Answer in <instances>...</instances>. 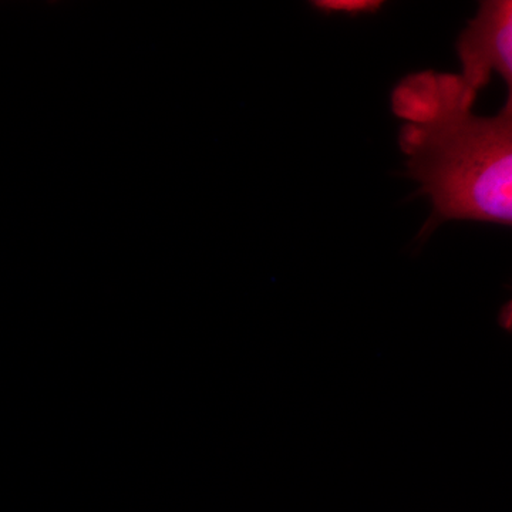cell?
Returning a JSON list of instances; mask_svg holds the SVG:
<instances>
[{"mask_svg": "<svg viewBox=\"0 0 512 512\" xmlns=\"http://www.w3.org/2000/svg\"><path fill=\"white\" fill-rule=\"evenodd\" d=\"M444 106L429 126L406 124L399 144L434 211L421 235L450 220L512 224V92L495 117L473 113L477 93L440 73Z\"/></svg>", "mask_w": 512, "mask_h": 512, "instance_id": "6da1fadb", "label": "cell"}, {"mask_svg": "<svg viewBox=\"0 0 512 512\" xmlns=\"http://www.w3.org/2000/svg\"><path fill=\"white\" fill-rule=\"evenodd\" d=\"M457 52L468 89L480 93L497 72L512 92L511 0L481 2L478 15L458 37Z\"/></svg>", "mask_w": 512, "mask_h": 512, "instance_id": "7a4b0ae2", "label": "cell"}, {"mask_svg": "<svg viewBox=\"0 0 512 512\" xmlns=\"http://www.w3.org/2000/svg\"><path fill=\"white\" fill-rule=\"evenodd\" d=\"M443 106L440 73L430 70L404 77L392 93L393 113L413 126H429L439 119Z\"/></svg>", "mask_w": 512, "mask_h": 512, "instance_id": "3957f363", "label": "cell"}, {"mask_svg": "<svg viewBox=\"0 0 512 512\" xmlns=\"http://www.w3.org/2000/svg\"><path fill=\"white\" fill-rule=\"evenodd\" d=\"M315 9L323 13H349L356 16L362 13H376L382 8L380 0H316L312 3Z\"/></svg>", "mask_w": 512, "mask_h": 512, "instance_id": "277c9868", "label": "cell"}]
</instances>
